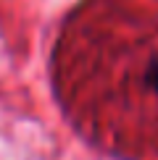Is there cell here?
<instances>
[{
    "label": "cell",
    "instance_id": "obj_1",
    "mask_svg": "<svg viewBox=\"0 0 158 160\" xmlns=\"http://www.w3.org/2000/svg\"><path fill=\"white\" fill-rule=\"evenodd\" d=\"M145 84H148V89L158 97V55H153V58H150V63H148V71H145Z\"/></svg>",
    "mask_w": 158,
    "mask_h": 160
}]
</instances>
